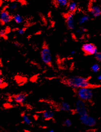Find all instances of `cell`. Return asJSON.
Here are the masks:
<instances>
[{
	"instance_id": "7",
	"label": "cell",
	"mask_w": 101,
	"mask_h": 132,
	"mask_svg": "<svg viewBox=\"0 0 101 132\" xmlns=\"http://www.w3.org/2000/svg\"><path fill=\"white\" fill-rule=\"evenodd\" d=\"M0 20L2 23L8 24L11 21L12 17L8 11H3L0 14Z\"/></svg>"
},
{
	"instance_id": "28",
	"label": "cell",
	"mask_w": 101,
	"mask_h": 132,
	"mask_svg": "<svg viewBox=\"0 0 101 132\" xmlns=\"http://www.w3.org/2000/svg\"><path fill=\"white\" fill-rule=\"evenodd\" d=\"M55 132V131H54V130H53V129H51V130H49V131H48V132Z\"/></svg>"
},
{
	"instance_id": "4",
	"label": "cell",
	"mask_w": 101,
	"mask_h": 132,
	"mask_svg": "<svg viewBox=\"0 0 101 132\" xmlns=\"http://www.w3.org/2000/svg\"><path fill=\"white\" fill-rule=\"evenodd\" d=\"M75 112L79 116L87 114V108L85 101L79 99L75 104Z\"/></svg>"
},
{
	"instance_id": "22",
	"label": "cell",
	"mask_w": 101,
	"mask_h": 132,
	"mask_svg": "<svg viewBox=\"0 0 101 132\" xmlns=\"http://www.w3.org/2000/svg\"><path fill=\"white\" fill-rule=\"evenodd\" d=\"M7 34L6 31L5 29H1L0 31V35L1 37H4Z\"/></svg>"
},
{
	"instance_id": "20",
	"label": "cell",
	"mask_w": 101,
	"mask_h": 132,
	"mask_svg": "<svg viewBox=\"0 0 101 132\" xmlns=\"http://www.w3.org/2000/svg\"><path fill=\"white\" fill-rule=\"evenodd\" d=\"M100 70V66L98 64H95L92 65V70L94 72H97Z\"/></svg>"
},
{
	"instance_id": "23",
	"label": "cell",
	"mask_w": 101,
	"mask_h": 132,
	"mask_svg": "<svg viewBox=\"0 0 101 132\" xmlns=\"http://www.w3.org/2000/svg\"><path fill=\"white\" fill-rule=\"evenodd\" d=\"M25 29L23 28H21L18 30V33L20 35H23L25 33Z\"/></svg>"
},
{
	"instance_id": "15",
	"label": "cell",
	"mask_w": 101,
	"mask_h": 132,
	"mask_svg": "<svg viewBox=\"0 0 101 132\" xmlns=\"http://www.w3.org/2000/svg\"><path fill=\"white\" fill-rule=\"evenodd\" d=\"M13 19L16 23L18 24H22L24 22V18L20 14H16L13 17Z\"/></svg>"
},
{
	"instance_id": "6",
	"label": "cell",
	"mask_w": 101,
	"mask_h": 132,
	"mask_svg": "<svg viewBox=\"0 0 101 132\" xmlns=\"http://www.w3.org/2000/svg\"><path fill=\"white\" fill-rule=\"evenodd\" d=\"M82 50L85 53L88 54H95L97 53L96 47L92 44H85L82 46Z\"/></svg>"
},
{
	"instance_id": "27",
	"label": "cell",
	"mask_w": 101,
	"mask_h": 132,
	"mask_svg": "<svg viewBox=\"0 0 101 132\" xmlns=\"http://www.w3.org/2000/svg\"><path fill=\"white\" fill-rule=\"evenodd\" d=\"M97 79H98L99 80H100V81H101V75H100L99 76H98Z\"/></svg>"
},
{
	"instance_id": "19",
	"label": "cell",
	"mask_w": 101,
	"mask_h": 132,
	"mask_svg": "<svg viewBox=\"0 0 101 132\" xmlns=\"http://www.w3.org/2000/svg\"><path fill=\"white\" fill-rule=\"evenodd\" d=\"M72 124V122L70 119L67 118L64 121L63 125L67 127H70Z\"/></svg>"
},
{
	"instance_id": "14",
	"label": "cell",
	"mask_w": 101,
	"mask_h": 132,
	"mask_svg": "<svg viewBox=\"0 0 101 132\" xmlns=\"http://www.w3.org/2000/svg\"><path fill=\"white\" fill-rule=\"evenodd\" d=\"M77 8V4L74 1H71L68 5V9L71 13L75 11Z\"/></svg>"
},
{
	"instance_id": "17",
	"label": "cell",
	"mask_w": 101,
	"mask_h": 132,
	"mask_svg": "<svg viewBox=\"0 0 101 132\" xmlns=\"http://www.w3.org/2000/svg\"><path fill=\"white\" fill-rule=\"evenodd\" d=\"M69 0H55L56 4L60 7H65L67 6Z\"/></svg>"
},
{
	"instance_id": "13",
	"label": "cell",
	"mask_w": 101,
	"mask_h": 132,
	"mask_svg": "<svg viewBox=\"0 0 101 132\" xmlns=\"http://www.w3.org/2000/svg\"><path fill=\"white\" fill-rule=\"evenodd\" d=\"M22 119L23 123L27 125H30L32 124V121L30 119V117L26 114L25 113L23 114L22 115Z\"/></svg>"
},
{
	"instance_id": "24",
	"label": "cell",
	"mask_w": 101,
	"mask_h": 132,
	"mask_svg": "<svg viewBox=\"0 0 101 132\" xmlns=\"http://www.w3.org/2000/svg\"><path fill=\"white\" fill-rule=\"evenodd\" d=\"M85 31V29H84L83 28H80L77 31V32L79 34H81L82 33H83Z\"/></svg>"
},
{
	"instance_id": "8",
	"label": "cell",
	"mask_w": 101,
	"mask_h": 132,
	"mask_svg": "<svg viewBox=\"0 0 101 132\" xmlns=\"http://www.w3.org/2000/svg\"><path fill=\"white\" fill-rule=\"evenodd\" d=\"M66 24L67 25V27L72 30L75 28V20L74 14L71 13L67 16L66 19Z\"/></svg>"
},
{
	"instance_id": "3",
	"label": "cell",
	"mask_w": 101,
	"mask_h": 132,
	"mask_svg": "<svg viewBox=\"0 0 101 132\" xmlns=\"http://www.w3.org/2000/svg\"><path fill=\"white\" fill-rule=\"evenodd\" d=\"M41 57L42 62L47 65H50L52 62V54L48 47H43L41 51Z\"/></svg>"
},
{
	"instance_id": "2",
	"label": "cell",
	"mask_w": 101,
	"mask_h": 132,
	"mask_svg": "<svg viewBox=\"0 0 101 132\" xmlns=\"http://www.w3.org/2000/svg\"><path fill=\"white\" fill-rule=\"evenodd\" d=\"M77 94L80 100L85 102L90 101L93 97V91L89 87L77 89Z\"/></svg>"
},
{
	"instance_id": "10",
	"label": "cell",
	"mask_w": 101,
	"mask_h": 132,
	"mask_svg": "<svg viewBox=\"0 0 101 132\" xmlns=\"http://www.w3.org/2000/svg\"><path fill=\"white\" fill-rule=\"evenodd\" d=\"M26 99L27 95L25 93L22 92L16 95L14 97V100L18 103H23L26 101Z\"/></svg>"
},
{
	"instance_id": "21",
	"label": "cell",
	"mask_w": 101,
	"mask_h": 132,
	"mask_svg": "<svg viewBox=\"0 0 101 132\" xmlns=\"http://www.w3.org/2000/svg\"><path fill=\"white\" fill-rule=\"evenodd\" d=\"M95 57L97 61H101V53L97 52L95 54Z\"/></svg>"
},
{
	"instance_id": "1",
	"label": "cell",
	"mask_w": 101,
	"mask_h": 132,
	"mask_svg": "<svg viewBox=\"0 0 101 132\" xmlns=\"http://www.w3.org/2000/svg\"><path fill=\"white\" fill-rule=\"evenodd\" d=\"M64 83L68 87L76 89L90 86V83L87 79L78 76H72L65 79Z\"/></svg>"
},
{
	"instance_id": "9",
	"label": "cell",
	"mask_w": 101,
	"mask_h": 132,
	"mask_svg": "<svg viewBox=\"0 0 101 132\" xmlns=\"http://www.w3.org/2000/svg\"><path fill=\"white\" fill-rule=\"evenodd\" d=\"M90 13L94 17H99L101 15V8L97 5H93L90 9Z\"/></svg>"
},
{
	"instance_id": "18",
	"label": "cell",
	"mask_w": 101,
	"mask_h": 132,
	"mask_svg": "<svg viewBox=\"0 0 101 132\" xmlns=\"http://www.w3.org/2000/svg\"><path fill=\"white\" fill-rule=\"evenodd\" d=\"M18 6V4L17 2H11V3H10L9 5V8L12 11H13L17 9Z\"/></svg>"
},
{
	"instance_id": "5",
	"label": "cell",
	"mask_w": 101,
	"mask_h": 132,
	"mask_svg": "<svg viewBox=\"0 0 101 132\" xmlns=\"http://www.w3.org/2000/svg\"><path fill=\"white\" fill-rule=\"evenodd\" d=\"M79 119L82 124L90 127H93L97 123L96 119L94 117L89 116L88 114L80 116Z\"/></svg>"
},
{
	"instance_id": "26",
	"label": "cell",
	"mask_w": 101,
	"mask_h": 132,
	"mask_svg": "<svg viewBox=\"0 0 101 132\" xmlns=\"http://www.w3.org/2000/svg\"><path fill=\"white\" fill-rule=\"evenodd\" d=\"M76 53V52L75 50H73L71 51V54H72V55H74Z\"/></svg>"
},
{
	"instance_id": "16",
	"label": "cell",
	"mask_w": 101,
	"mask_h": 132,
	"mask_svg": "<svg viewBox=\"0 0 101 132\" xmlns=\"http://www.w3.org/2000/svg\"><path fill=\"white\" fill-rule=\"evenodd\" d=\"M89 18H89V16L87 15L82 16L78 19V23L79 24H84L87 22H88L89 20Z\"/></svg>"
},
{
	"instance_id": "29",
	"label": "cell",
	"mask_w": 101,
	"mask_h": 132,
	"mask_svg": "<svg viewBox=\"0 0 101 132\" xmlns=\"http://www.w3.org/2000/svg\"><path fill=\"white\" fill-rule=\"evenodd\" d=\"M93 1H98V0H93Z\"/></svg>"
},
{
	"instance_id": "12",
	"label": "cell",
	"mask_w": 101,
	"mask_h": 132,
	"mask_svg": "<svg viewBox=\"0 0 101 132\" xmlns=\"http://www.w3.org/2000/svg\"><path fill=\"white\" fill-rule=\"evenodd\" d=\"M60 111L69 113L71 111V106L69 104H68L66 102H61L59 106Z\"/></svg>"
},
{
	"instance_id": "25",
	"label": "cell",
	"mask_w": 101,
	"mask_h": 132,
	"mask_svg": "<svg viewBox=\"0 0 101 132\" xmlns=\"http://www.w3.org/2000/svg\"><path fill=\"white\" fill-rule=\"evenodd\" d=\"M3 83H4V79L3 78L0 77V85L3 84Z\"/></svg>"
},
{
	"instance_id": "11",
	"label": "cell",
	"mask_w": 101,
	"mask_h": 132,
	"mask_svg": "<svg viewBox=\"0 0 101 132\" xmlns=\"http://www.w3.org/2000/svg\"><path fill=\"white\" fill-rule=\"evenodd\" d=\"M54 113L51 110H46L42 113V118L45 120H49L54 117Z\"/></svg>"
}]
</instances>
